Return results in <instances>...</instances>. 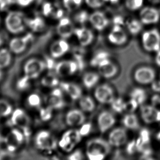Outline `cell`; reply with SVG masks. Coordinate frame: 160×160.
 Instances as JSON below:
<instances>
[{"label": "cell", "instance_id": "27", "mask_svg": "<svg viewBox=\"0 0 160 160\" xmlns=\"http://www.w3.org/2000/svg\"><path fill=\"white\" fill-rule=\"evenodd\" d=\"M126 26L129 32L132 35H138L143 28V25L139 19L131 18L125 22Z\"/></svg>", "mask_w": 160, "mask_h": 160}, {"label": "cell", "instance_id": "21", "mask_svg": "<svg viewBox=\"0 0 160 160\" xmlns=\"http://www.w3.org/2000/svg\"><path fill=\"white\" fill-rule=\"evenodd\" d=\"M24 134L18 129H13L6 138V143L9 150L14 152L19 145L23 143Z\"/></svg>", "mask_w": 160, "mask_h": 160}, {"label": "cell", "instance_id": "16", "mask_svg": "<svg viewBox=\"0 0 160 160\" xmlns=\"http://www.w3.org/2000/svg\"><path fill=\"white\" fill-rule=\"evenodd\" d=\"M62 90L61 88H55L47 98L48 106L52 109H60L65 106V103L63 98Z\"/></svg>", "mask_w": 160, "mask_h": 160}, {"label": "cell", "instance_id": "56", "mask_svg": "<svg viewBox=\"0 0 160 160\" xmlns=\"http://www.w3.org/2000/svg\"><path fill=\"white\" fill-rule=\"evenodd\" d=\"M104 1H105V2H109L111 3H112V4H115V3H118L120 0H104Z\"/></svg>", "mask_w": 160, "mask_h": 160}, {"label": "cell", "instance_id": "52", "mask_svg": "<svg viewBox=\"0 0 160 160\" xmlns=\"http://www.w3.org/2000/svg\"><path fill=\"white\" fill-rule=\"evenodd\" d=\"M127 147V152L130 154H132L134 152V149L137 148L136 143L134 142H131L128 144Z\"/></svg>", "mask_w": 160, "mask_h": 160}, {"label": "cell", "instance_id": "13", "mask_svg": "<svg viewBox=\"0 0 160 160\" xmlns=\"http://www.w3.org/2000/svg\"><path fill=\"white\" fill-rule=\"evenodd\" d=\"M128 140V134L125 128H115L108 136V143L111 147H120L125 144Z\"/></svg>", "mask_w": 160, "mask_h": 160}, {"label": "cell", "instance_id": "41", "mask_svg": "<svg viewBox=\"0 0 160 160\" xmlns=\"http://www.w3.org/2000/svg\"><path fill=\"white\" fill-rule=\"evenodd\" d=\"M74 19L78 24H84L89 20V14L86 11H81L75 14Z\"/></svg>", "mask_w": 160, "mask_h": 160}, {"label": "cell", "instance_id": "11", "mask_svg": "<svg viewBox=\"0 0 160 160\" xmlns=\"http://www.w3.org/2000/svg\"><path fill=\"white\" fill-rule=\"evenodd\" d=\"M155 71L151 67L147 66L139 67L134 72V79L140 84H151L155 80Z\"/></svg>", "mask_w": 160, "mask_h": 160}, {"label": "cell", "instance_id": "5", "mask_svg": "<svg viewBox=\"0 0 160 160\" xmlns=\"http://www.w3.org/2000/svg\"><path fill=\"white\" fill-rule=\"evenodd\" d=\"M82 137L79 130H68L63 133L58 142V145L65 152H71L80 142Z\"/></svg>", "mask_w": 160, "mask_h": 160}, {"label": "cell", "instance_id": "59", "mask_svg": "<svg viewBox=\"0 0 160 160\" xmlns=\"http://www.w3.org/2000/svg\"><path fill=\"white\" fill-rule=\"evenodd\" d=\"M10 4H15V0H7Z\"/></svg>", "mask_w": 160, "mask_h": 160}, {"label": "cell", "instance_id": "39", "mask_svg": "<svg viewBox=\"0 0 160 160\" xmlns=\"http://www.w3.org/2000/svg\"><path fill=\"white\" fill-rule=\"evenodd\" d=\"M83 0H63V4L68 11H74L82 4Z\"/></svg>", "mask_w": 160, "mask_h": 160}, {"label": "cell", "instance_id": "15", "mask_svg": "<svg viewBox=\"0 0 160 160\" xmlns=\"http://www.w3.org/2000/svg\"><path fill=\"white\" fill-rule=\"evenodd\" d=\"M98 67L99 74L106 79L113 78L117 75L118 72L117 66L112 63L109 58L102 61Z\"/></svg>", "mask_w": 160, "mask_h": 160}, {"label": "cell", "instance_id": "12", "mask_svg": "<svg viewBox=\"0 0 160 160\" xmlns=\"http://www.w3.org/2000/svg\"><path fill=\"white\" fill-rule=\"evenodd\" d=\"M108 39L114 45L122 46L128 41V35L122 26L114 25L108 35Z\"/></svg>", "mask_w": 160, "mask_h": 160}, {"label": "cell", "instance_id": "54", "mask_svg": "<svg viewBox=\"0 0 160 160\" xmlns=\"http://www.w3.org/2000/svg\"><path fill=\"white\" fill-rule=\"evenodd\" d=\"M152 101L153 106L155 107L156 105L160 104V97L159 96H154L153 98H152Z\"/></svg>", "mask_w": 160, "mask_h": 160}, {"label": "cell", "instance_id": "30", "mask_svg": "<svg viewBox=\"0 0 160 160\" xmlns=\"http://www.w3.org/2000/svg\"><path fill=\"white\" fill-rule=\"evenodd\" d=\"M56 74L49 73L41 79V84L43 87L49 88H55L60 85V81Z\"/></svg>", "mask_w": 160, "mask_h": 160}, {"label": "cell", "instance_id": "42", "mask_svg": "<svg viewBox=\"0 0 160 160\" xmlns=\"http://www.w3.org/2000/svg\"><path fill=\"white\" fill-rule=\"evenodd\" d=\"M30 78H28L24 75V77L20 78L18 82L17 86L18 89L20 90H22L27 89L30 85Z\"/></svg>", "mask_w": 160, "mask_h": 160}, {"label": "cell", "instance_id": "1", "mask_svg": "<svg viewBox=\"0 0 160 160\" xmlns=\"http://www.w3.org/2000/svg\"><path fill=\"white\" fill-rule=\"evenodd\" d=\"M111 145L103 139L96 138L88 142L86 155L90 160H102L110 153Z\"/></svg>", "mask_w": 160, "mask_h": 160}, {"label": "cell", "instance_id": "38", "mask_svg": "<svg viewBox=\"0 0 160 160\" xmlns=\"http://www.w3.org/2000/svg\"><path fill=\"white\" fill-rule=\"evenodd\" d=\"M110 104L112 109L115 112L121 113L123 111H125V102L121 98H115Z\"/></svg>", "mask_w": 160, "mask_h": 160}, {"label": "cell", "instance_id": "46", "mask_svg": "<svg viewBox=\"0 0 160 160\" xmlns=\"http://www.w3.org/2000/svg\"><path fill=\"white\" fill-rule=\"evenodd\" d=\"M91 128L92 126L90 123H83L79 131L82 136H86L91 132Z\"/></svg>", "mask_w": 160, "mask_h": 160}, {"label": "cell", "instance_id": "17", "mask_svg": "<svg viewBox=\"0 0 160 160\" xmlns=\"http://www.w3.org/2000/svg\"><path fill=\"white\" fill-rule=\"evenodd\" d=\"M11 121L13 125L23 130L28 128L30 122L28 115L24 110L20 108L13 110L11 114Z\"/></svg>", "mask_w": 160, "mask_h": 160}, {"label": "cell", "instance_id": "22", "mask_svg": "<svg viewBox=\"0 0 160 160\" xmlns=\"http://www.w3.org/2000/svg\"><path fill=\"white\" fill-rule=\"evenodd\" d=\"M69 49V44L65 39L62 38L54 42L50 46V54L52 58H60L66 54Z\"/></svg>", "mask_w": 160, "mask_h": 160}, {"label": "cell", "instance_id": "50", "mask_svg": "<svg viewBox=\"0 0 160 160\" xmlns=\"http://www.w3.org/2000/svg\"><path fill=\"white\" fill-rule=\"evenodd\" d=\"M44 63L46 65V68H47L49 69H55L56 64L55 63V62L52 58H46V62H44Z\"/></svg>", "mask_w": 160, "mask_h": 160}, {"label": "cell", "instance_id": "48", "mask_svg": "<svg viewBox=\"0 0 160 160\" xmlns=\"http://www.w3.org/2000/svg\"><path fill=\"white\" fill-rule=\"evenodd\" d=\"M63 15V11L62 9L60 8H54V11L52 15V17L57 19H60L62 18Z\"/></svg>", "mask_w": 160, "mask_h": 160}, {"label": "cell", "instance_id": "61", "mask_svg": "<svg viewBox=\"0 0 160 160\" xmlns=\"http://www.w3.org/2000/svg\"><path fill=\"white\" fill-rule=\"evenodd\" d=\"M2 1H3V0H0V3L2 2Z\"/></svg>", "mask_w": 160, "mask_h": 160}, {"label": "cell", "instance_id": "49", "mask_svg": "<svg viewBox=\"0 0 160 160\" xmlns=\"http://www.w3.org/2000/svg\"><path fill=\"white\" fill-rule=\"evenodd\" d=\"M34 0H15V4L21 7H27L31 4Z\"/></svg>", "mask_w": 160, "mask_h": 160}, {"label": "cell", "instance_id": "14", "mask_svg": "<svg viewBox=\"0 0 160 160\" xmlns=\"http://www.w3.org/2000/svg\"><path fill=\"white\" fill-rule=\"evenodd\" d=\"M116 122V119L112 113L103 111L100 113L98 118V125L100 132L104 133L110 130Z\"/></svg>", "mask_w": 160, "mask_h": 160}, {"label": "cell", "instance_id": "40", "mask_svg": "<svg viewBox=\"0 0 160 160\" xmlns=\"http://www.w3.org/2000/svg\"><path fill=\"white\" fill-rule=\"evenodd\" d=\"M52 108L48 106L41 108L39 111V117L41 120L43 121L50 120L52 117Z\"/></svg>", "mask_w": 160, "mask_h": 160}, {"label": "cell", "instance_id": "4", "mask_svg": "<svg viewBox=\"0 0 160 160\" xmlns=\"http://www.w3.org/2000/svg\"><path fill=\"white\" fill-rule=\"evenodd\" d=\"M46 68L44 61L32 58L28 60L24 64L23 71L24 75L31 80L38 78Z\"/></svg>", "mask_w": 160, "mask_h": 160}, {"label": "cell", "instance_id": "43", "mask_svg": "<svg viewBox=\"0 0 160 160\" xmlns=\"http://www.w3.org/2000/svg\"><path fill=\"white\" fill-rule=\"evenodd\" d=\"M139 105L134 100L131 98L128 102H125V111L129 112H133L136 110Z\"/></svg>", "mask_w": 160, "mask_h": 160}, {"label": "cell", "instance_id": "19", "mask_svg": "<svg viewBox=\"0 0 160 160\" xmlns=\"http://www.w3.org/2000/svg\"><path fill=\"white\" fill-rule=\"evenodd\" d=\"M89 21L96 30L101 31L106 28L109 21L104 13L96 11L89 16Z\"/></svg>", "mask_w": 160, "mask_h": 160}, {"label": "cell", "instance_id": "57", "mask_svg": "<svg viewBox=\"0 0 160 160\" xmlns=\"http://www.w3.org/2000/svg\"><path fill=\"white\" fill-rule=\"evenodd\" d=\"M149 1L152 4H156L160 3V0H149Z\"/></svg>", "mask_w": 160, "mask_h": 160}, {"label": "cell", "instance_id": "31", "mask_svg": "<svg viewBox=\"0 0 160 160\" xmlns=\"http://www.w3.org/2000/svg\"><path fill=\"white\" fill-rule=\"evenodd\" d=\"M79 105L81 110L85 112H91L95 108V103L89 96H82L79 99Z\"/></svg>", "mask_w": 160, "mask_h": 160}, {"label": "cell", "instance_id": "23", "mask_svg": "<svg viewBox=\"0 0 160 160\" xmlns=\"http://www.w3.org/2000/svg\"><path fill=\"white\" fill-rule=\"evenodd\" d=\"M74 34L77 37L79 43L82 47L89 46L93 41L94 37L93 33L86 28L74 29Z\"/></svg>", "mask_w": 160, "mask_h": 160}, {"label": "cell", "instance_id": "45", "mask_svg": "<svg viewBox=\"0 0 160 160\" xmlns=\"http://www.w3.org/2000/svg\"><path fill=\"white\" fill-rule=\"evenodd\" d=\"M54 9V6H52V3H50L49 2H46L43 6L42 12L44 15L46 17H49V16L52 15Z\"/></svg>", "mask_w": 160, "mask_h": 160}, {"label": "cell", "instance_id": "9", "mask_svg": "<svg viewBox=\"0 0 160 160\" xmlns=\"http://www.w3.org/2000/svg\"><path fill=\"white\" fill-rule=\"evenodd\" d=\"M54 69L58 76L66 77L76 73L79 67L76 61L63 60L56 63Z\"/></svg>", "mask_w": 160, "mask_h": 160}, {"label": "cell", "instance_id": "62", "mask_svg": "<svg viewBox=\"0 0 160 160\" xmlns=\"http://www.w3.org/2000/svg\"><path fill=\"white\" fill-rule=\"evenodd\" d=\"M0 22H1V18H0Z\"/></svg>", "mask_w": 160, "mask_h": 160}, {"label": "cell", "instance_id": "58", "mask_svg": "<svg viewBox=\"0 0 160 160\" xmlns=\"http://www.w3.org/2000/svg\"><path fill=\"white\" fill-rule=\"evenodd\" d=\"M3 39L1 37V36L0 35V47L3 45Z\"/></svg>", "mask_w": 160, "mask_h": 160}, {"label": "cell", "instance_id": "33", "mask_svg": "<svg viewBox=\"0 0 160 160\" xmlns=\"http://www.w3.org/2000/svg\"><path fill=\"white\" fill-rule=\"evenodd\" d=\"M130 96L131 98L134 100L138 105L143 104L147 98L146 91L144 89L139 88H135L132 90L130 93Z\"/></svg>", "mask_w": 160, "mask_h": 160}, {"label": "cell", "instance_id": "25", "mask_svg": "<svg viewBox=\"0 0 160 160\" xmlns=\"http://www.w3.org/2000/svg\"><path fill=\"white\" fill-rule=\"evenodd\" d=\"M158 111L155 107L144 106L141 109V117L143 121L147 123H152L158 121Z\"/></svg>", "mask_w": 160, "mask_h": 160}, {"label": "cell", "instance_id": "60", "mask_svg": "<svg viewBox=\"0 0 160 160\" xmlns=\"http://www.w3.org/2000/svg\"><path fill=\"white\" fill-rule=\"evenodd\" d=\"M158 138H159V139L160 140V133L158 134Z\"/></svg>", "mask_w": 160, "mask_h": 160}, {"label": "cell", "instance_id": "28", "mask_svg": "<svg viewBox=\"0 0 160 160\" xmlns=\"http://www.w3.org/2000/svg\"><path fill=\"white\" fill-rule=\"evenodd\" d=\"M100 74L95 72H88L82 77V83L87 89H92L100 80Z\"/></svg>", "mask_w": 160, "mask_h": 160}, {"label": "cell", "instance_id": "37", "mask_svg": "<svg viewBox=\"0 0 160 160\" xmlns=\"http://www.w3.org/2000/svg\"><path fill=\"white\" fill-rule=\"evenodd\" d=\"M28 104L32 108H41L42 99L39 95L37 93H32L28 96L27 98Z\"/></svg>", "mask_w": 160, "mask_h": 160}, {"label": "cell", "instance_id": "2", "mask_svg": "<svg viewBox=\"0 0 160 160\" xmlns=\"http://www.w3.org/2000/svg\"><path fill=\"white\" fill-rule=\"evenodd\" d=\"M5 26L12 34H19L24 31L26 28V19L24 14L18 11L9 12L5 18Z\"/></svg>", "mask_w": 160, "mask_h": 160}, {"label": "cell", "instance_id": "8", "mask_svg": "<svg viewBox=\"0 0 160 160\" xmlns=\"http://www.w3.org/2000/svg\"><path fill=\"white\" fill-rule=\"evenodd\" d=\"M94 96L101 104H110L114 100V92L110 85L106 84L100 85L96 88Z\"/></svg>", "mask_w": 160, "mask_h": 160}, {"label": "cell", "instance_id": "44", "mask_svg": "<svg viewBox=\"0 0 160 160\" xmlns=\"http://www.w3.org/2000/svg\"><path fill=\"white\" fill-rule=\"evenodd\" d=\"M88 6L92 8H98L102 7L105 1L104 0H85Z\"/></svg>", "mask_w": 160, "mask_h": 160}, {"label": "cell", "instance_id": "53", "mask_svg": "<svg viewBox=\"0 0 160 160\" xmlns=\"http://www.w3.org/2000/svg\"><path fill=\"white\" fill-rule=\"evenodd\" d=\"M113 22L114 25H119L122 26L124 22H123V19L122 18L120 17V16H117L113 19Z\"/></svg>", "mask_w": 160, "mask_h": 160}, {"label": "cell", "instance_id": "35", "mask_svg": "<svg viewBox=\"0 0 160 160\" xmlns=\"http://www.w3.org/2000/svg\"><path fill=\"white\" fill-rule=\"evenodd\" d=\"M145 0H125V6L129 11H139L144 7Z\"/></svg>", "mask_w": 160, "mask_h": 160}, {"label": "cell", "instance_id": "34", "mask_svg": "<svg viewBox=\"0 0 160 160\" xmlns=\"http://www.w3.org/2000/svg\"><path fill=\"white\" fill-rule=\"evenodd\" d=\"M13 112V107L9 102L0 99V119L11 115Z\"/></svg>", "mask_w": 160, "mask_h": 160}, {"label": "cell", "instance_id": "3", "mask_svg": "<svg viewBox=\"0 0 160 160\" xmlns=\"http://www.w3.org/2000/svg\"><path fill=\"white\" fill-rule=\"evenodd\" d=\"M141 42L144 50L148 52H156L160 50V31L156 28L144 31Z\"/></svg>", "mask_w": 160, "mask_h": 160}, {"label": "cell", "instance_id": "10", "mask_svg": "<svg viewBox=\"0 0 160 160\" xmlns=\"http://www.w3.org/2000/svg\"><path fill=\"white\" fill-rule=\"evenodd\" d=\"M33 37L32 34L28 33L23 37L13 38L9 43V49L13 54H21L25 50Z\"/></svg>", "mask_w": 160, "mask_h": 160}, {"label": "cell", "instance_id": "55", "mask_svg": "<svg viewBox=\"0 0 160 160\" xmlns=\"http://www.w3.org/2000/svg\"><path fill=\"white\" fill-rule=\"evenodd\" d=\"M156 53L155 61L156 65L160 67V50L156 52Z\"/></svg>", "mask_w": 160, "mask_h": 160}, {"label": "cell", "instance_id": "18", "mask_svg": "<svg viewBox=\"0 0 160 160\" xmlns=\"http://www.w3.org/2000/svg\"><path fill=\"white\" fill-rule=\"evenodd\" d=\"M85 120L86 117L83 111L77 109L69 110L66 115V122L67 125L71 127L82 125Z\"/></svg>", "mask_w": 160, "mask_h": 160}, {"label": "cell", "instance_id": "24", "mask_svg": "<svg viewBox=\"0 0 160 160\" xmlns=\"http://www.w3.org/2000/svg\"><path fill=\"white\" fill-rule=\"evenodd\" d=\"M61 89L65 91L72 100L76 101L79 100L82 96V90L78 85L69 82H61L60 83Z\"/></svg>", "mask_w": 160, "mask_h": 160}, {"label": "cell", "instance_id": "36", "mask_svg": "<svg viewBox=\"0 0 160 160\" xmlns=\"http://www.w3.org/2000/svg\"><path fill=\"white\" fill-rule=\"evenodd\" d=\"M109 58V54L105 51H100L93 56L90 61V65L93 67H98L102 61Z\"/></svg>", "mask_w": 160, "mask_h": 160}, {"label": "cell", "instance_id": "20", "mask_svg": "<svg viewBox=\"0 0 160 160\" xmlns=\"http://www.w3.org/2000/svg\"><path fill=\"white\" fill-rule=\"evenodd\" d=\"M74 26L68 18H62L57 26V32L62 39H67L74 34Z\"/></svg>", "mask_w": 160, "mask_h": 160}, {"label": "cell", "instance_id": "47", "mask_svg": "<svg viewBox=\"0 0 160 160\" xmlns=\"http://www.w3.org/2000/svg\"><path fill=\"white\" fill-rule=\"evenodd\" d=\"M84 158V155L82 152L79 150H77L70 154L68 159L69 160H82Z\"/></svg>", "mask_w": 160, "mask_h": 160}, {"label": "cell", "instance_id": "7", "mask_svg": "<svg viewBox=\"0 0 160 160\" xmlns=\"http://www.w3.org/2000/svg\"><path fill=\"white\" fill-rule=\"evenodd\" d=\"M139 19L144 25L158 23L160 20V11L154 6H144L139 10Z\"/></svg>", "mask_w": 160, "mask_h": 160}, {"label": "cell", "instance_id": "26", "mask_svg": "<svg viewBox=\"0 0 160 160\" xmlns=\"http://www.w3.org/2000/svg\"><path fill=\"white\" fill-rule=\"evenodd\" d=\"M26 25L35 32H41L46 26V23L43 19L39 16L26 19Z\"/></svg>", "mask_w": 160, "mask_h": 160}, {"label": "cell", "instance_id": "29", "mask_svg": "<svg viewBox=\"0 0 160 160\" xmlns=\"http://www.w3.org/2000/svg\"><path fill=\"white\" fill-rule=\"evenodd\" d=\"M123 126L129 130H136L139 128V120L136 115L129 112L125 115L122 119Z\"/></svg>", "mask_w": 160, "mask_h": 160}, {"label": "cell", "instance_id": "51", "mask_svg": "<svg viewBox=\"0 0 160 160\" xmlns=\"http://www.w3.org/2000/svg\"><path fill=\"white\" fill-rule=\"evenodd\" d=\"M151 84H152V88L153 91L156 92H160V80H154Z\"/></svg>", "mask_w": 160, "mask_h": 160}, {"label": "cell", "instance_id": "32", "mask_svg": "<svg viewBox=\"0 0 160 160\" xmlns=\"http://www.w3.org/2000/svg\"><path fill=\"white\" fill-rule=\"evenodd\" d=\"M12 53L9 49H0V69H5L11 65L12 59Z\"/></svg>", "mask_w": 160, "mask_h": 160}, {"label": "cell", "instance_id": "6", "mask_svg": "<svg viewBox=\"0 0 160 160\" xmlns=\"http://www.w3.org/2000/svg\"><path fill=\"white\" fill-rule=\"evenodd\" d=\"M35 143L37 148L42 150H52L57 147V141L48 131H39L36 136Z\"/></svg>", "mask_w": 160, "mask_h": 160}]
</instances>
